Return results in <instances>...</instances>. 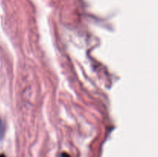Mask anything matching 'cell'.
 <instances>
[{"instance_id":"1","label":"cell","mask_w":158,"mask_h":157,"mask_svg":"<svg viewBox=\"0 0 158 157\" xmlns=\"http://www.w3.org/2000/svg\"><path fill=\"white\" fill-rule=\"evenodd\" d=\"M62 157H69V155L66 153H63L62 154Z\"/></svg>"},{"instance_id":"2","label":"cell","mask_w":158,"mask_h":157,"mask_svg":"<svg viewBox=\"0 0 158 157\" xmlns=\"http://www.w3.org/2000/svg\"><path fill=\"white\" fill-rule=\"evenodd\" d=\"M0 157H6L4 155H0Z\"/></svg>"}]
</instances>
